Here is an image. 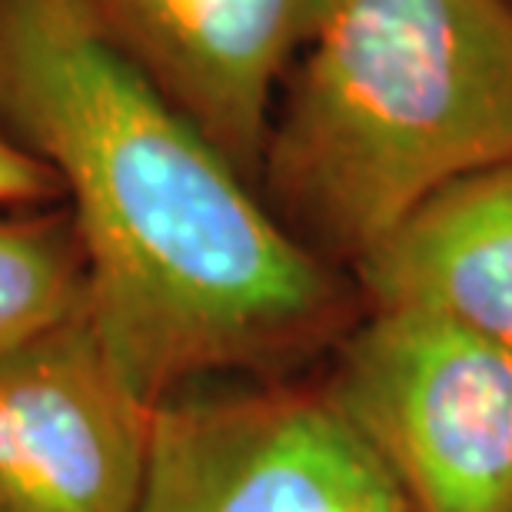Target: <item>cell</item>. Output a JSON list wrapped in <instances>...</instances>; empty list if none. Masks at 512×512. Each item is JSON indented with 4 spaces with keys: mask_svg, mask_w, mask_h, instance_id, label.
I'll list each match as a JSON object with an SVG mask.
<instances>
[{
    "mask_svg": "<svg viewBox=\"0 0 512 512\" xmlns=\"http://www.w3.org/2000/svg\"><path fill=\"white\" fill-rule=\"evenodd\" d=\"M0 124L60 183L87 320L140 396L270 380L343 323V290L153 87L94 0H0Z\"/></svg>",
    "mask_w": 512,
    "mask_h": 512,
    "instance_id": "6da1fadb",
    "label": "cell"
},
{
    "mask_svg": "<svg viewBox=\"0 0 512 512\" xmlns=\"http://www.w3.org/2000/svg\"><path fill=\"white\" fill-rule=\"evenodd\" d=\"M503 163L509 0H326L260 177L286 227L356 263L436 190Z\"/></svg>",
    "mask_w": 512,
    "mask_h": 512,
    "instance_id": "7a4b0ae2",
    "label": "cell"
},
{
    "mask_svg": "<svg viewBox=\"0 0 512 512\" xmlns=\"http://www.w3.org/2000/svg\"><path fill=\"white\" fill-rule=\"evenodd\" d=\"M413 512H512V353L416 310H373L330 383Z\"/></svg>",
    "mask_w": 512,
    "mask_h": 512,
    "instance_id": "3957f363",
    "label": "cell"
},
{
    "mask_svg": "<svg viewBox=\"0 0 512 512\" xmlns=\"http://www.w3.org/2000/svg\"><path fill=\"white\" fill-rule=\"evenodd\" d=\"M137 512H413L323 386L197 383L157 403Z\"/></svg>",
    "mask_w": 512,
    "mask_h": 512,
    "instance_id": "277c9868",
    "label": "cell"
},
{
    "mask_svg": "<svg viewBox=\"0 0 512 512\" xmlns=\"http://www.w3.org/2000/svg\"><path fill=\"white\" fill-rule=\"evenodd\" d=\"M153 413L87 313L0 350V512H137Z\"/></svg>",
    "mask_w": 512,
    "mask_h": 512,
    "instance_id": "5b68a950",
    "label": "cell"
},
{
    "mask_svg": "<svg viewBox=\"0 0 512 512\" xmlns=\"http://www.w3.org/2000/svg\"><path fill=\"white\" fill-rule=\"evenodd\" d=\"M124 54L247 180L326 0H94Z\"/></svg>",
    "mask_w": 512,
    "mask_h": 512,
    "instance_id": "8992f818",
    "label": "cell"
},
{
    "mask_svg": "<svg viewBox=\"0 0 512 512\" xmlns=\"http://www.w3.org/2000/svg\"><path fill=\"white\" fill-rule=\"evenodd\" d=\"M373 310H416L512 353V163L409 210L356 260Z\"/></svg>",
    "mask_w": 512,
    "mask_h": 512,
    "instance_id": "52a82bcc",
    "label": "cell"
},
{
    "mask_svg": "<svg viewBox=\"0 0 512 512\" xmlns=\"http://www.w3.org/2000/svg\"><path fill=\"white\" fill-rule=\"evenodd\" d=\"M87 313V263L64 203L0 210V350Z\"/></svg>",
    "mask_w": 512,
    "mask_h": 512,
    "instance_id": "ba28073f",
    "label": "cell"
},
{
    "mask_svg": "<svg viewBox=\"0 0 512 512\" xmlns=\"http://www.w3.org/2000/svg\"><path fill=\"white\" fill-rule=\"evenodd\" d=\"M54 203H64L57 177L0 124V210H34Z\"/></svg>",
    "mask_w": 512,
    "mask_h": 512,
    "instance_id": "9c48e42d",
    "label": "cell"
},
{
    "mask_svg": "<svg viewBox=\"0 0 512 512\" xmlns=\"http://www.w3.org/2000/svg\"><path fill=\"white\" fill-rule=\"evenodd\" d=\"M509 4H512V0H509Z\"/></svg>",
    "mask_w": 512,
    "mask_h": 512,
    "instance_id": "30bf717a",
    "label": "cell"
}]
</instances>
